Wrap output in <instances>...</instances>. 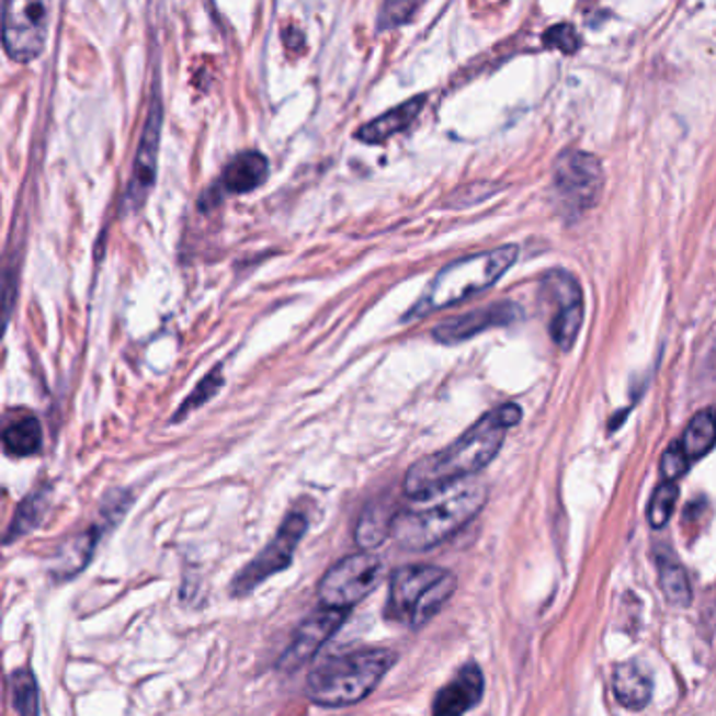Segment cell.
<instances>
[{
    "label": "cell",
    "mask_w": 716,
    "mask_h": 716,
    "mask_svg": "<svg viewBox=\"0 0 716 716\" xmlns=\"http://www.w3.org/2000/svg\"><path fill=\"white\" fill-rule=\"evenodd\" d=\"M519 318H521V307L515 303L502 300V303L479 307V309H473L465 316H458L454 320L440 323L433 330V337H435V341H440L444 345H456V343L469 341V339L486 332V330L509 326V323L518 321Z\"/></svg>",
    "instance_id": "13"
},
{
    "label": "cell",
    "mask_w": 716,
    "mask_h": 716,
    "mask_svg": "<svg viewBox=\"0 0 716 716\" xmlns=\"http://www.w3.org/2000/svg\"><path fill=\"white\" fill-rule=\"evenodd\" d=\"M396 651L366 647L323 658L311 668L305 692L323 708H345L368 697L396 664Z\"/></svg>",
    "instance_id": "3"
},
{
    "label": "cell",
    "mask_w": 716,
    "mask_h": 716,
    "mask_svg": "<svg viewBox=\"0 0 716 716\" xmlns=\"http://www.w3.org/2000/svg\"><path fill=\"white\" fill-rule=\"evenodd\" d=\"M456 591V576L437 566H404L391 573L385 617L419 630L442 612Z\"/></svg>",
    "instance_id": "5"
},
{
    "label": "cell",
    "mask_w": 716,
    "mask_h": 716,
    "mask_svg": "<svg viewBox=\"0 0 716 716\" xmlns=\"http://www.w3.org/2000/svg\"><path fill=\"white\" fill-rule=\"evenodd\" d=\"M417 9H419L417 2H387L380 7L378 25H380V30L396 27V25L408 22Z\"/></svg>",
    "instance_id": "28"
},
{
    "label": "cell",
    "mask_w": 716,
    "mask_h": 716,
    "mask_svg": "<svg viewBox=\"0 0 716 716\" xmlns=\"http://www.w3.org/2000/svg\"><path fill=\"white\" fill-rule=\"evenodd\" d=\"M612 687H614L617 702L630 711L645 708L651 700V692H654L651 679L635 662L617 664L614 670V679H612Z\"/></svg>",
    "instance_id": "18"
},
{
    "label": "cell",
    "mask_w": 716,
    "mask_h": 716,
    "mask_svg": "<svg viewBox=\"0 0 716 716\" xmlns=\"http://www.w3.org/2000/svg\"><path fill=\"white\" fill-rule=\"evenodd\" d=\"M221 368H215V371L211 372V374L200 383L198 387L192 391V396L187 397V399L181 404V408H179L177 414H174V422H179L183 417H187L190 412H194V410L200 408V406H204L211 397L215 396V394L221 389Z\"/></svg>",
    "instance_id": "26"
},
{
    "label": "cell",
    "mask_w": 716,
    "mask_h": 716,
    "mask_svg": "<svg viewBox=\"0 0 716 716\" xmlns=\"http://www.w3.org/2000/svg\"><path fill=\"white\" fill-rule=\"evenodd\" d=\"M541 298L550 305L553 311L548 323L553 341L564 351H569L576 343V337L580 332L584 318L580 284L566 270H555L544 275Z\"/></svg>",
    "instance_id": "10"
},
{
    "label": "cell",
    "mask_w": 716,
    "mask_h": 716,
    "mask_svg": "<svg viewBox=\"0 0 716 716\" xmlns=\"http://www.w3.org/2000/svg\"><path fill=\"white\" fill-rule=\"evenodd\" d=\"M677 498H679V488L674 481H664L662 486H658V490L651 496L649 511H647L651 527L660 530L667 525L668 519L677 507Z\"/></svg>",
    "instance_id": "25"
},
{
    "label": "cell",
    "mask_w": 716,
    "mask_h": 716,
    "mask_svg": "<svg viewBox=\"0 0 716 716\" xmlns=\"http://www.w3.org/2000/svg\"><path fill=\"white\" fill-rule=\"evenodd\" d=\"M690 465H692V461L685 456L681 444L674 442V444L668 447L667 454L662 458V473H664L668 481H677L681 475L687 473Z\"/></svg>",
    "instance_id": "29"
},
{
    "label": "cell",
    "mask_w": 716,
    "mask_h": 716,
    "mask_svg": "<svg viewBox=\"0 0 716 716\" xmlns=\"http://www.w3.org/2000/svg\"><path fill=\"white\" fill-rule=\"evenodd\" d=\"M660 587L664 591L668 603L685 607L692 603V584L690 576L677 561H662L660 564Z\"/></svg>",
    "instance_id": "23"
},
{
    "label": "cell",
    "mask_w": 716,
    "mask_h": 716,
    "mask_svg": "<svg viewBox=\"0 0 716 716\" xmlns=\"http://www.w3.org/2000/svg\"><path fill=\"white\" fill-rule=\"evenodd\" d=\"M47 502H49L47 490H36L32 495L25 496L24 500L20 502L15 515H13V521L9 523L4 544L20 541V538H24L25 534H30L34 527H38V523L45 518Z\"/></svg>",
    "instance_id": "22"
},
{
    "label": "cell",
    "mask_w": 716,
    "mask_h": 716,
    "mask_svg": "<svg viewBox=\"0 0 716 716\" xmlns=\"http://www.w3.org/2000/svg\"><path fill=\"white\" fill-rule=\"evenodd\" d=\"M383 576L385 566L380 557L368 550L349 555L323 573L318 587L321 607L349 612V607L364 601L380 584Z\"/></svg>",
    "instance_id": "6"
},
{
    "label": "cell",
    "mask_w": 716,
    "mask_h": 716,
    "mask_svg": "<svg viewBox=\"0 0 716 716\" xmlns=\"http://www.w3.org/2000/svg\"><path fill=\"white\" fill-rule=\"evenodd\" d=\"M11 695L13 706L20 716H41V697L34 674L22 668L11 674Z\"/></svg>",
    "instance_id": "24"
},
{
    "label": "cell",
    "mask_w": 716,
    "mask_h": 716,
    "mask_svg": "<svg viewBox=\"0 0 716 716\" xmlns=\"http://www.w3.org/2000/svg\"><path fill=\"white\" fill-rule=\"evenodd\" d=\"M486 500L488 488L479 481H463L442 495L417 500L419 504L397 511L391 538L406 550H429L477 518Z\"/></svg>",
    "instance_id": "2"
},
{
    "label": "cell",
    "mask_w": 716,
    "mask_h": 716,
    "mask_svg": "<svg viewBox=\"0 0 716 716\" xmlns=\"http://www.w3.org/2000/svg\"><path fill=\"white\" fill-rule=\"evenodd\" d=\"M396 511L387 502H372L362 513L355 527V541L364 548L371 550L385 543L387 536H391Z\"/></svg>",
    "instance_id": "19"
},
{
    "label": "cell",
    "mask_w": 716,
    "mask_h": 716,
    "mask_svg": "<svg viewBox=\"0 0 716 716\" xmlns=\"http://www.w3.org/2000/svg\"><path fill=\"white\" fill-rule=\"evenodd\" d=\"M519 420L518 404H504L484 414L454 444L417 461L406 473L404 492L412 500H424L463 484L495 461L507 431Z\"/></svg>",
    "instance_id": "1"
},
{
    "label": "cell",
    "mask_w": 716,
    "mask_h": 716,
    "mask_svg": "<svg viewBox=\"0 0 716 716\" xmlns=\"http://www.w3.org/2000/svg\"><path fill=\"white\" fill-rule=\"evenodd\" d=\"M160 128H162V103L158 98L149 103L148 121L144 126L135 162H133V173L126 187V206L130 211H137L146 204L149 192L156 181V171H158V149H160Z\"/></svg>",
    "instance_id": "11"
},
{
    "label": "cell",
    "mask_w": 716,
    "mask_h": 716,
    "mask_svg": "<svg viewBox=\"0 0 716 716\" xmlns=\"http://www.w3.org/2000/svg\"><path fill=\"white\" fill-rule=\"evenodd\" d=\"M484 672L477 664H467L442 687L433 702V716H465L481 702Z\"/></svg>",
    "instance_id": "15"
},
{
    "label": "cell",
    "mask_w": 716,
    "mask_h": 716,
    "mask_svg": "<svg viewBox=\"0 0 716 716\" xmlns=\"http://www.w3.org/2000/svg\"><path fill=\"white\" fill-rule=\"evenodd\" d=\"M518 259V247H500L488 252L463 257L437 273L422 297L404 316V321L420 320L429 314L465 303L488 291Z\"/></svg>",
    "instance_id": "4"
},
{
    "label": "cell",
    "mask_w": 716,
    "mask_h": 716,
    "mask_svg": "<svg viewBox=\"0 0 716 716\" xmlns=\"http://www.w3.org/2000/svg\"><path fill=\"white\" fill-rule=\"evenodd\" d=\"M2 444H4V452L15 458L38 454L43 447L41 422L34 417L11 422L2 433Z\"/></svg>",
    "instance_id": "20"
},
{
    "label": "cell",
    "mask_w": 716,
    "mask_h": 716,
    "mask_svg": "<svg viewBox=\"0 0 716 716\" xmlns=\"http://www.w3.org/2000/svg\"><path fill=\"white\" fill-rule=\"evenodd\" d=\"M544 45L550 49L564 50V53H573L580 47V36L576 34L573 25L557 24L548 27L544 32Z\"/></svg>",
    "instance_id": "27"
},
{
    "label": "cell",
    "mask_w": 716,
    "mask_h": 716,
    "mask_svg": "<svg viewBox=\"0 0 716 716\" xmlns=\"http://www.w3.org/2000/svg\"><path fill=\"white\" fill-rule=\"evenodd\" d=\"M270 162L259 151L238 154L223 171L221 187L231 194H248L268 181Z\"/></svg>",
    "instance_id": "16"
},
{
    "label": "cell",
    "mask_w": 716,
    "mask_h": 716,
    "mask_svg": "<svg viewBox=\"0 0 716 716\" xmlns=\"http://www.w3.org/2000/svg\"><path fill=\"white\" fill-rule=\"evenodd\" d=\"M690 461L706 456L716 445V410L708 408L693 417L679 442Z\"/></svg>",
    "instance_id": "21"
},
{
    "label": "cell",
    "mask_w": 716,
    "mask_h": 716,
    "mask_svg": "<svg viewBox=\"0 0 716 716\" xmlns=\"http://www.w3.org/2000/svg\"><path fill=\"white\" fill-rule=\"evenodd\" d=\"M305 532H307V519L303 518L300 513H293L284 519V523L280 525L272 543L268 544L252 561H248L247 566L234 576V580L229 584V594L247 596L254 589H259L265 580H270L282 569L288 568L293 564L295 550H297L298 543L303 541Z\"/></svg>",
    "instance_id": "8"
},
{
    "label": "cell",
    "mask_w": 716,
    "mask_h": 716,
    "mask_svg": "<svg viewBox=\"0 0 716 716\" xmlns=\"http://www.w3.org/2000/svg\"><path fill=\"white\" fill-rule=\"evenodd\" d=\"M50 7L47 2L9 0L4 4L2 41L11 59L27 64L36 59L49 36Z\"/></svg>",
    "instance_id": "9"
},
{
    "label": "cell",
    "mask_w": 716,
    "mask_h": 716,
    "mask_svg": "<svg viewBox=\"0 0 716 716\" xmlns=\"http://www.w3.org/2000/svg\"><path fill=\"white\" fill-rule=\"evenodd\" d=\"M346 612L321 607L307 617L295 633L291 647L282 654L277 668L284 672H295L305 667L318 651L321 645L328 641L345 622Z\"/></svg>",
    "instance_id": "12"
},
{
    "label": "cell",
    "mask_w": 716,
    "mask_h": 716,
    "mask_svg": "<svg viewBox=\"0 0 716 716\" xmlns=\"http://www.w3.org/2000/svg\"><path fill=\"white\" fill-rule=\"evenodd\" d=\"M553 190L566 215H582L596 204L603 190L601 162L589 151L571 149L557 158Z\"/></svg>",
    "instance_id": "7"
},
{
    "label": "cell",
    "mask_w": 716,
    "mask_h": 716,
    "mask_svg": "<svg viewBox=\"0 0 716 716\" xmlns=\"http://www.w3.org/2000/svg\"><path fill=\"white\" fill-rule=\"evenodd\" d=\"M424 101L427 98L419 95V98H412V100L397 105L387 114L378 116L376 121L360 126V130L355 133V139L362 144H371V146L387 141L389 137H394L399 130H406L410 124L417 121L420 110L424 107Z\"/></svg>",
    "instance_id": "17"
},
{
    "label": "cell",
    "mask_w": 716,
    "mask_h": 716,
    "mask_svg": "<svg viewBox=\"0 0 716 716\" xmlns=\"http://www.w3.org/2000/svg\"><path fill=\"white\" fill-rule=\"evenodd\" d=\"M100 523H95L93 527H89L87 532L78 534L72 541H68L66 544H61V548L57 550V555L50 559V573L53 578L57 580H70L72 576H76L78 571L89 566L98 544H100L101 538H103V532L114 527L118 521H121V515L114 513L112 509L103 507L101 509Z\"/></svg>",
    "instance_id": "14"
}]
</instances>
